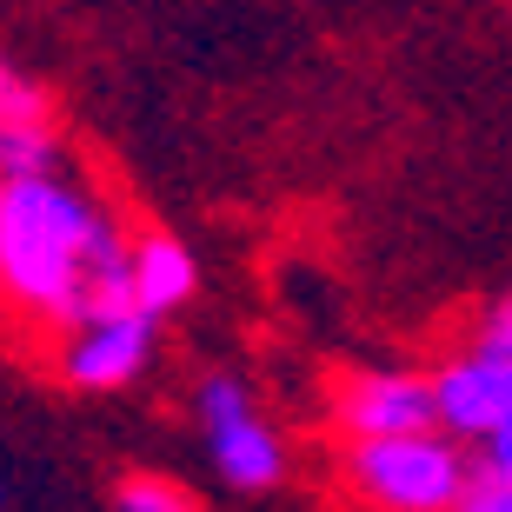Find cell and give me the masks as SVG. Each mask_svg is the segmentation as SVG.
Here are the masks:
<instances>
[{"mask_svg": "<svg viewBox=\"0 0 512 512\" xmlns=\"http://www.w3.org/2000/svg\"><path fill=\"white\" fill-rule=\"evenodd\" d=\"M127 266V233L67 167L0 173V306L27 326H74Z\"/></svg>", "mask_w": 512, "mask_h": 512, "instance_id": "obj_1", "label": "cell"}, {"mask_svg": "<svg viewBox=\"0 0 512 512\" xmlns=\"http://www.w3.org/2000/svg\"><path fill=\"white\" fill-rule=\"evenodd\" d=\"M346 486L366 512H453L473 479V446L446 426L346 439Z\"/></svg>", "mask_w": 512, "mask_h": 512, "instance_id": "obj_2", "label": "cell"}, {"mask_svg": "<svg viewBox=\"0 0 512 512\" xmlns=\"http://www.w3.org/2000/svg\"><path fill=\"white\" fill-rule=\"evenodd\" d=\"M193 426L213 479L233 493H273L286 479V433L240 373H207L193 386Z\"/></svg>", "mask_w": 512, "mask_h": 512, "instance_id": "obj_3", "label": "cell"}, {"mask_svg": "<svg viewBox=\"0 0 512 512\" xmlns=\"http://www.w3.org/2000/svg\"><path fill=\"white\" fill-rule=\"evenodd\" d=\"M160 313L133 300V293H107L80 313L74 326H60V380L74 386V393H127V386L147 380L153 353H160Z\"/></svg>", "mask_w": 512, "mask_h": 512, "instance_id": "obj_4", "label": "cell"}, {"mask_svg": "<svg viewBox=\"0 0 512 512\" xmlns=\"http://www.w3.org/2000/svg\"><path fill=\"white\" fill-rule=\"evenodd\" d=\"M433 413L446 433H459L466 446H493L512 426V360L493 346H459L433 366Z\"/></svg>", "mask_w": 512, "mask_h": 512, "instance_id": "obj_5", "label": "cell"}, {"mask_svg": "<svg viewBox=\"0 0 512 512\" xmlns=\"http://www.w3.org/2000/svg\"><path fill=\"white\" fill-rule=\"evenodd\" d=\"M333 426H340V439H386V433H413V426H439L433 373H413V366L346 373L340 393H333Z\"/></svg>", "mask_w": 512, "mask_h": 512, "instance_id": "obj_6", "label": "cell"}, {"mask_svg": "<svg viewBox=\"0 0 512 512\" xmlns=\"http://www.w3.org/2000/svg\"><path fill=\"white\" fill-rule=\"evenodd\" d=\"M40 167H67L54 94L14 54H0V173H40Z\"/></svg>", "mask_w": 512, "mask_h": 512, "instance_id": "obj_7", "label": "cell"}, {"mask_svg": "<svg viewBox=\"0 0 512 512\" xmlns=\"http://www.w3.org/2000/svg\"><path fill=\"white\" fill-rule=\"evenodd\" d=\"M120 293H133L147 313L173 320V313L193 306V293H200V253H193L180 233H140V240H127Z\"/></svg>", "mask_w": 512, "mask_h": 512, "instance_id": "obj_8", "label": "cell"}, {"mask_svg": "<svg viewBox=\"0 0 512 512\" xmlns=\"http://www.w3.org/2000/svg\"><path fill=\"white\" fill-rule=\"evenodd\" d=\"M114 512H200V499L167 473H127L114 486Z\"/></svg>", "mask_w": 512, "mask_h": 512, "instance_id": "obj_9", "label": "cell"}, {"mask_svg": "<svg viewBox=\"0 0 512 512\" xmlns=\"http://www.w3.org/2000/svg\"><path fill=\"white\" fill-rule=\"evenodd\" d=\"M453 512H512V466L506 459H473V479H466V493H459Z\"/></svg>", "mask_w": 512, "mask_h": 512, "instance_id": "obj_10", "label": "cell"}, {"mask_svg": "<svg viewBox=\"0 0 512 512\" xmlns=\"http://www.w3.org/2000/svg\"><path fill=\"white\" fill-rule=\"evenodd\" d=\"M473 346H493V353L512 360V293H499V300L473 320Z\"/></svg>", "mask_w": 512, "mask_h": 512, "instance_id": "obj_11", "label": "cell"}, {"mask_svg": "<svg viewBox=\"0 0 512 512\" xmlns=\"http://www.w3.org/2000/svg\"><path fill=\"white\" fill-rule=\"evenodd\" d=\"M0 512H7V479H0Z\"/></svg>", "mask_w": 512, "mask_h": 512, "instance_id": "obj_12", "label": "cell"}]
</instances>
